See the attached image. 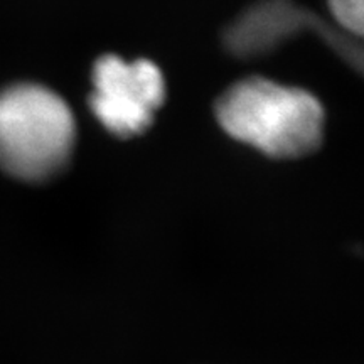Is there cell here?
Segmentation results:
<instances>
[{"label": "cell", "mask_w": 364, "mask_h": 364, "mask_svg": "<svg viewBox=\"0 0 364 364\" xmlns=\"http://www.w3.org/2000/svg\"><path fill=\"white\" fill-rule=\"evenodd\" d=\"M216 117L228 135L275 159L307 156L322 142L324 108L300 88L263 78L231 86L216 103Z\"/></svg>", "instance_id": "1"}, {"label": "cell", "mask_w": 364, "mask_h": 364, "mask_svg": "<svg viewBox=\"0 0 364 364\" xmlns=\"http://www.w3.org/2000/svg\"><path fill=\"white\" fill-rule=\"evenodd\" d=\"M75 117L59 95L21 83L0 91V167L17 179L56 176L75 145Z\"/></svg>", "instance_id": "2"}, {"label": "cell", "mask_w": 364, "mask_h": 364, "mask_svg": "<svg viewBox=\"0 0 364 364\" xmlns=\"http://www.w3.org/2000/svg\"><path fill=\"white\" fill-rule=\"evenodd\" d=\"M164 98L162 73L147 59L125 63L107 54L95 65L90 108L113 135L127 139L147 130Z\"/></svg>", "instance_id": "3"}, {"label": "cell", "mask_w": 364, "mask_h": 364, "mask_svg": "<svg viewBox=\"0 0 364 364\" xmlns=\"http://www.w3.org/2000/svg\"><path fill=\"white\" fill-rule=\"evenodd\" d=\"M304 27L317 29L324 34L341 56H344L358 70L361 68L359 49H354L344 36L327 29V26L312 16V12L294 7L289 0H268L255 6L226 31L225 43L228 49L240 58L260 56L272 51L282 39L289 38Z\"/></svg>", "instance_id": "4"}, {"label": "cell", "mask_w": 364, "mask_h": 364, "mask_svg": "<svg viewBox=\"0 0 364 364\" xmlns=\"http://www.w3.org/2000/svg\"><path fill=\"white\" fill-rule=\"evenodd\" d=\"M331 14L343 29L361 36L364 26V0H329Z\"/></svg>", "instance_id": "5"}]
</instances>
